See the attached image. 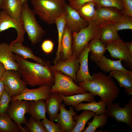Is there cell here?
I'll list each match as a JSON object with an SVG mask.
<instances>
[{
  "mask_svg": "<svg viewBox=\"0 0 132 132\" xmlns=\"http://www.w3.org/2000/svg\"><path fill=\"white\" fill-rule=\"evenodd\" d=\"M15 56L19 65L17 71L26 85L32 87L44 85L51 86L54 84V74L48 62L43 65L28 61L17 54Z\"/></svg>",
  "mask_w": 132,
  "mask_h": 132,
  "instance_id": "1",
  "label": "cell"
},
{
  "mask_svg": "<svg viewBox=\"0 0 132 132\" xmlns=\"http://www.w3.org/2000/svg\"><path fill=\"white\" fill-rule=\"evenodd\" d=\"M92 76V80L84 81L78 85L100 97L107 105L118 97L120 90L112 77L101 72L94 73Z\"/></svg>",
  "mask_w": 132,
  "mask_h": 132,
  "instance_id": "2",
  "label": "cell"
},
{
  "mask_svg": "<svg viewBox=\"0 0 132 132\" xmlns=\"http://www.w3.org/2000/svg\"><path fill=\"white\" fill-rule=\"evenodd\" d=\"M33 10L40 19L49 24L65 13L66 0H31Z\"/></svg>",
  "mask_w": 132,
  "mask_h": 132,
  "instance_id": "3",
  "label": "cell"
},
{
  "mask_svg": "<svg viewBox=\"0 0 132 132\" xmlns=\"http://www.w3.org/2000/svg\"><path fill=\"white\" fill-rule=\"evenodd\" d=\"M35 15L33 10L30 8L27 0H25L23 3L20 18L28 39L33 45L40 42L46 33L37 22Z\"/></svg>",
  "mask_w": 132,
  "mask_h": 132,
  "instance_id": "4",
  "label": "cell"
},
{
  "mask_svg": "<svg viewBox=\"0 0 132 132\" xmlns=\"http://www.w3.org/2000/svg\"><path fill=\"white\" fill-rule=\"evenodd\" d=\"M101 29L92 21L87 26L78 32L72 33V50L73 55L78 57L82 51L87 46L89 41L95 38H100Z\"/></svg>",
  "mask_w": 132,
  "mask_h": 132,
  "instance_id": "5",
  "label": "cell"
},
{
  "mask_svg": "<svg viewBox=\"0 0 132 132\" xmlns=\"http://www.w3.org/2000/svg\"><path fill=\"white\" fill-rule=\"evenodd\" d=\"M55 82L51 86V92L60 93L65 96L86 93L84 88L77 85L69 76L57 71H53Z\"/></svg>",
  "mask_w": 132,
  "mask_h": 132,
  "instance_id": "6",
  "label": "cell"
},
{
  "mask_svg": "<svg viewBox=\"0 0 132 132\" xmlns=\"http://www.w3.org/2000/svg\"><path fill=\"white\" fill-rule=\"evenodd\" d=\"M106 113L108 117L114 118L117 122L126 123L132 129V98L123 107H121L120 103L113 102L107 105Z\"/></svg>",
  "mask_w": 132,
  "mask_h": 132,
  "instance_id": "7",
  "label": "cell"
},
{
  "mask_svg": "<svg viewBox=\"0 0 132 132\" xmlns=\"http://www.w3.org/2000/svg\"><path fill=\"white\" fill-rule=\"evenodd\" d=\"M7 114L19 125L21 132H29L26 127H23L21 124H25L28 122L25 116L28 113L29 107V101L16 100L11 102Z\"/></svg>",
  "mask_w": 132,
  "mask_h": 132,
  "instance_id": "8",
  "label": "cell"
},
{
  "mask_svg": "<svg viewBox=\"0 0 132 132\" xmlns=\"http://www.w3.org/2000/svg\"><path fill=\"white\" fill-rule=\"evenodd\" d=\"M6 92L11 97L20 94L27 87L17 72L6 70L1 77Z\"/></svg>",
  "mask_w": 132,
  "mask_h": 132,
  "instance_id": "9",
  "label": "cell"
},
{
  "mask_svg": "<svg viewBox=\"0 0 132 132\" xmlns=\"http://www.w3.org/2000/svg\"><path fill=\"white\" fill-rule=\"evenodd\" d=\"M124 13L117 9L110 8H96V12L92 20L101 28L105 26L114 24L122 18Z\"/></svg>",
  "mask_w": 132,
  "mask_h": 132,
  "instance_id": "10",
  "label": "cell"
},
{
  "mask_svg": "<svg viewBox=\"0 0 132 132\" xmlns=\"http://www.w3.org/2000/svg\"><path fill=\"white\" fill-rule=\"evenodd\" d=\"M11 28L16 30L17 33V37L16 39L11 42L9 44L10 46L17 42L22 43L24 40V36L26 32L21 20L12 18L3 10H0V33L2 32Z\"/></svg>",
  "mask_w": 132,
  "mask_h": 132,
  "instance_id": "11",
  "label": "cell"
},
{
  "mask_svg": "<svg viewBox=\"0 0 132 132\" xmlns=\"http://www.w3.org/2000/svg\"><path fill=\"white\" fill-rule=\"evenodd\" d=\"M111 56L119 59H122L125 66L132 70V54L126 47L123 40L116 41L106 44Z\"/></svg>",
  "mask_w": 132,
  "mask_h": 132,
  "instance_id": "12",
  "label": "cell"
},
{
  "mask_svg": "<svg viewBox=\"0 0 132 132\" xmlns=\"http://www.w3.org/2000/svg\"><path fill=\"white\" fill-rule=\"evenodd\" d=\"M51 86L47 85L40 86L33 89L27 88L19 95L11 97L10 103L16 100L35 101L43 99L45 101L51 92Z\"/></svg>",
  "mask_w": 132,
  "mask_h": 132,
  "instance_id": "13",
  "label": "cell"
},
{
  "mask_svg": "<svg viewBox=\"0 0 132 132\" xmlns=\"http://www.w3.org/2000/svg\"><path fill=\"white\" fill-rule=\"evenodd\" d=\"M78 58L73 55L66 60H60L54 65L50 66V68L53 71H59L69 76L77 84L76 75L80 66Z\"/></svg>",
  "mask_w": 132,
  "mask_h": 132,
  "instance_id": "14",
  "label": "cell"
},
{
  "mask_svg": "<svg viewBox=\"0 0 132 132\" xmlns=\"http://www.w3.org/2000/svg\"><path fill=\"white\" fill-rule=\"evenodd\" d=\"M65 21L66 26L72 33L78 32L88 25L89 22L83 19L77 11L66 3Z\"/></svg>",
  "mask_w": 132,
  "mask_h": 132,
  "instance_id": "15",
  "label": "cell"
},
{
  "mask_svg": "<svg viewBox=\"0 0 132 132\" xmlns=\"http://www.w3.org/2000/svg\"><path fill=\"white\" fill-rule=\"evenodd\" d=\"M65 106L64 103L61 104L60 113L58 114L56 120L60 127L61 132H71L76 123V121L74 120L73 117L77 113L72 106H69V110L65 108Z\"/></svg>",
  "mask_w": 132,
  "mask_h": 132,
  "instance_id": "16",
  "label": "cell"
},
{
  "mask_svg": "<svg viewBox=\"0 0 132 132\" xmlns=\"http://www.w3.org/2000/svg\"><path fill=\"white\" fill-rule=\"evenodd\" d=\"M90 51L87 46L82 51L78 58L80 66L76 75L77 84L84 81H91L93 79L89 72L88 66V55Z\"/></svg>",
  "mask_w": 132,
  "mask_h": 132,
  "instance_id": "17",
  "label": "cell"
},
{
  "mask_svg": "<svg viewBox=\"0 0 132 132\" xmlns=\"http://www.w3.org/2000/svg\"><path fill=\"white\" fill-rule=\"evenodd\" d=\"M13 53L9 44L6 43H0V62L6 69L17 71L19 65Z\"/></svg>",
  "mask_w": 132,
  "mask_h": 132,
  "instance_id": "18",
  "label": "cell"
},
{
  "mask_svg": "<svg viewBox=\"0 0 132 132\" xmlns=\"http://www.w3.org/2000/svg\"><path fill=\"white\" fill-rule=\"evenodd\" d=\"M122 59L113 60L103 56L100 60L95 63L96 65L104 73L114 71H120L132 76V71L124 67L121 63Z\"/></svg>",
  "mask_w": 132,
  "mask_h": 132,
  "instance_id": "19",
  "label": "cell"
},
{
  "mask_svg": "<svg viewBox=\"0 0 132 132\" xmlns=\"http://www.w3.org/2000/svg\"><path fill=\"white\" fill-rule=\"evenodd\" d=\"M63 101L59 94L55 92H51L48 99L45 101L46 111L50 121L54 122L56 120Z\"/></svg>",
  "mask_w": 132,
  "mask_h": 132,
  "instance_id": "20",
  "label": "cell"
},
{
  "mask_svg": "<svg viewBox=\"0 0 132 132\" xmlns=\"http://www.w3.org/2000/svg\"><path fill=\"white\" fill-rule=\"evenodd\" d=\"M87 47L90 50V59L95 63L100 60L106 50V44L98 38L91 40Z\"/></svg>",
  "mask_w": 132,
  "mask_h": 132,
  "instance_id": "21",
  "label": "cell"
},
{
  "mask_svg": "<svg viewBox=\"0 0 132 132\" xmlns=\"http://www.w3.org/2000/svg\"><path fill=\"white\" fill-rule=\"evenodd\" d=\"M59 94L65 105L67 106H71L73 108L84 101L91 102L95 100V96L90 92L77 94L69 96H65Z\"/></svg>",
  "mask_w": 132,
  "mask_h": 132,
  "instance_id": "22",
  "label": "cell"
},
{
  "mask_svg": "<svg viewBox=\"0 0 132 132\" xmlns=\"http://www.w3.org/2000/svg\"><path fill=\"white\" fill-rule=\"evenodd\" d=\"M29 107L28 113L31 118L37 121H41L46 118L45 102L41 99L29 101Z\"/></svg>",
  "mask_w": 132,
  "mask_h": 132,
  "instance_id": "23",
  "label": "cell"
},
{
  "mask_svg": "<svg viewBox=\"0 0 132 132\" xmlns=\"http://www.w3.org/2000/svg\"><path fill=\"white\" fill-rule=\"evenodd\" d=\"M109 75L115 78L121 87H123L129 96L132 95V76L120 71H114L110 72Z\"/></svg>",
  "mask_w": 132,
  "mask_h": 132,
  "instance_id": "24",
  "label": "cell"
},
{
  "mask_svg": "<svg viewBox=\"0 0 132 132\" xmlns=\"http://www.w3.org/2000/svg\"><path fill=\"white\" fill-rule=\"evenodd\" d=\"M10 47L13 53L25 59H32L43 65L46 64V62H44L42 59L35 55L32 50L24 45L22 43L17 42Z\"/></svg>",
  "mask_w": 132,
  "mask_h": 132,
  "instance_id": "25",
  "label": "cell"
},
{
  "mask_svg": "<svg viewBox=\"0 0 132 132\" xmlns=\"http://www.w3.org/2000/svg\"><path fill=\"white\" fill-rule=\"evenodd\" d=\"M72 32L65 26L61 41V52L63 54L62 61L66 60L73 55L72 50Z\"/></svg>",
  "mask_w": 132,
  "mask_h": 132,
  "instance_id": "26",
  "label": "cell"
},
{
  "mask_svg": "<svg viewBox=\"0 0 132 132\" xmlns=\"http://www.w3.org/2000/svg\"><path fill=\"white\" fill-rule=\"evenodd\" d=\"M23 3L21 0H4L2 9L11 17L20 20Z\"/></svg>",
  "mask_w": 132,
  "mask_h": 132,
  "instance_id": "27",
  "label": "cell"
},
{
  "mask_svg": "<svg viewBox=\"0 0 132 132\" xmlns=\"http://www.w3.org/2000/svg\"><path fill=\"white\" fill-rule=\"evenodd\" d=\"M107 104L101 99L98 102L95 100L87 103H81L74 108L77 111L83 110H88L94 112L99 115L101 114L106 113Z\"/></svg>",
  "mask_w": 132,
  "mask_h": 132,
  "instance_id": "28",
  "label": "cell"
},
{
  "mask_svg": "<svg viewBox=\"0 0 132 132\" xmlns=\"http://www.w3.org/2000/svg\"><path fill=\"white\" fill-rule=\"evenodd\" d=\"M99 39L105 44L122 40L114 24L109 25L101 28Z\"/></svg>",
  "mask_w": 132,
  "mask_h": 132,
  "instance_id": "29",
  "label": "cell"
},
{
  "mask_svg": "<svg viewBox=\"0 0 132 132\" xmlns=\"http://www.w3.org/2000/svg\"><path fill=\"white\" fill-rule=\"evenodd\" d=\"M94 113L92 111L85 110L80 115L74 116L73 120L76 121V123L71 132H82L85 130L86 123L93 116Z\"/></svg>",
  "mask_w": 132,
  "mask_h": 132,
  "instance_id": "30",
  "label": "cell"
},
{
  "mask_svg": "<svg viewBox=\"0 0 132 132\" xmlns=\"http://www.w3.org/2000/svg\"><path fill=\"white\" fill-rule=\"evenodd\" d=\"M65 14V13L58 18L55 22V24L56 25L58 33V45L56 53V57L53 61L54 65L60 60L61 58V41L66 26Z\"/></svg>",
  "mask_w": 132,
  "mask_h": 132,
  "instance_id": "31",
  "label": "cell"
},
{
  "mask_svg": "<svg viewBox=\"0 0 132 132\" xmlns=\"http://www.w3.org/2000/svg\"><path fill=\"white\" fill-rule=\"evenodd\" d=\"M0 132H21L19 125L7 114H0Z\"/></svg>",
  "mask_w": 132,
  "mask_h": 132,
  "instance_id": "32",
  "label": "cell"
},
{
  "mask_svg": "<svg viewBox=\"0 0 132 132\" xmlns=\"http://www.w3.org/2000/svg\"><path fill=\"white\" fill-rule=\"evenodd\" d=\"M92 121L88 122V126L83 132H94L97 128H102L108 122V117L106 113H103L99 115L95 113Z\"/></svg>",
  "mask_w": 132,
  "mask_h": 132,
  "instance_id": "33",
  "label": "cell"
},
{
  "mask_svg": "<svg viewBox=\"0 0 132 132\" xmlns=\"http://www.w3.org/2000/svg\"><path fill=\"white\" fill-rule=\"evenodd\" d=\"M95 2H91L86 3L77 10L81 17L88 22L92 20L95 15Z\"/></svg>",
  "mask_w": 132,
  "mask_h": 132,
  "instance_id": "34",
  "label": "cell"
},
{
  "mask_svg": "<svg viewBox=\"0 0 132 132\" xmlns=\"http://www.w3.org/2000/svg\"><path fill=\"white\" fill-rule=\"evenodd\" d=\"M96 8L107 7L114 8L125 13L122 0H97L95 2Z\"/></svg>",
  "mask_w": 132,
  "mask_h": 132,
  "instance_id": "35",
  "label": "cell"
},
{
  "mask_svg": "<svg viewBox=\"0 0 132 132\" xmlns=\"http://www.w3.org/2000/svg\"><path fill=\"white\" fill-rule=\"evenodd\" d=\"M118 31L123 30L132 29V17L124 13L121 19L114 24Z\"/></svg>",
  "mask_w": 132,
  "mask_h": 132,
  "instance_id": "36",
  "label": "cell"
},
{
  "mask_svg": "<svg viewBox=\"0 0 132 132\" xmlns=\"http://www.w3.org/2000/svg\"><path fill=\"white\" fill-rule=\"evenodd\" d=\"M25 124L29 132H47L41 121H37L30 117Z\"/></svg>",
  "mask_w": 132,
  "mask_h": 132,
  "instance_id": "37",
  "label": "cell"
},
{
  "mask_svg": "<svg viewBox=\"0 0 132 132\" xmlns=\"http://www.w3.org/2000/svg\"><path fill=\"white\" fill-rule=\"evenodd\" d=\"M11 99L5 89L0 98V114L6 113Z\"/></svg>",
  "mask_w": 132,
  "mask_h": 132,
  "instance_id": "38",
  "label": "cell"
},
{
  "mask_svg": "<svg viewBox=\"0 0 132 132\" xmlns=\"http://www.w3.org/2000/svg\"><path fill=\"white\" fill-rule=\"evenodd\" d=\"M41 121L47 132H61L60 127L57 123H55L47 118Z\"/></svg>",
  "mask_w": 132,
  "mask_h": 132,
  "instance_id": "39",
  "label": "cell"
},
{
  "mask_svg": "<svg viewBox=\"0 0 132 132\" xmlns=\"http://www.w3.org/2000/svg\"><path fill=\"white\" fill-rule=\"evenodd\" d=\"M54 47L53 42L50 40H46L42 43L41 47L42 50L45 53L48 54L52 52Z\"/></svg>",
  "mask_w": 132,
  "mask_h": 132,
  "instance_id": "40",
  "label": "cell"
},
{
  "mask_svg": "<svg viewBox=\"0 0 132 132\" xmlns=\"http://www.w3.org/2000/svg\"><path fill=\"white\" fill-rule=\"evenodd\" d=\"M97 0H75L69 4L70 6L74 9L77 10L85 4L91 2H96Z\"/></svg>",
  "mask_w": 132,
  "mask_h": 132,
  "instance_id": "41",
  "label": "cell"
},
{
  "mask_svg": "<svg viewBox=\"0 0 132 132\" xmlns=\"http://www.w3.org/2000/svg\"><path fill=\"white\" fill-rule=\"evenodd\" d=\"M125 13L132 17V0H122Z\"/></svg>",
  "mask_w": 132,
  "mask_h": 132,
  "instance_id": "42",
  "label": "cell"
},
{
  "mask_svg": "<svg viewBox=\"0 0 132 132\" xmlns=\"http://www.w3.org/2000/svg\"><path fill=\"white\" fill-rule=\"evenodd\" d=\"M5 89L3 82L1 78H0V98Z\"/></svg>",
  "mask_w": 132,
  "mask_h": 132,
  "instance_id": "43",
  "label": "cell"
},
{
  "mask_svg": "<svg viewBox=\"0 0 132 132\" xmlns=\"http://www.w3.org/2000/svg\"><path fill=\"white\" fill-rule=\"evenodd\" d=\"M6 70L3 64L0 62V78L1 77Z\"/></svg>",
  "mask_w": 132,
  "mask_h": 132,
  "instance_id": "44",
  "label": "cell"
},
{
  "mask_svg": "<svg viewBox=\"0 0 132 132\" xmlns=\"http://www.w3.org/2000/svg\"><path fill=\"white\" fill-rule=\"evenodd\" d=\"M127 48L132 54V42H124Z\"/></svg>",
  "mask_w": 132,
  "mask_h": 132,
  "instance_id": "45",
  "label": "cell"
},
{
  "mask_svg": "<svg viewBox=\"0 0 132 132\" xmlns=\"http://www.w3.org/2000/svg\"><path fill=\"white\" fill-rule=\"evenodd\" d=\"M4 0H0V9H2Z\"/></svg>",
  "mask_w": 132,
  "mask_h": 132,
  "instance_id": "46",
  "label": "cell"
},
{
  "mask_svg": "<svg viewBox=\"0 0 132 132\" xmlns=\"http://www.w3.org/2000/svg\"><path fill=\"white\" fill-rule=\"evenodd\" d=\"M75 0H68V1L69 2V4H70V3L72 2Z\"/></svg>",
  "mask_w": 132,
  "mask_h": 132,
  "instance_id": "47",
  "label": "cell"
},
{
  "mask_svg": "<svg viewBox=\"0 0 132 132\" xmlns=\"http://www.w3.org/2000/svg\"><path fill=\"white\" fill-rule=\"evenodd\" d=\"M23 2L26 0H21Z\"/></svg>",
  "mask_w": 132,
  "mask_h": 132,
  "instance_id": "48",
  "label": "cell"
},
{
  "mask_svg": "<svg viewBox=\"0 0 132 132\" xmlns=\"http://www.w3.org/2000/svg\"></svg>",
  "mask_w": 132,
  "mask_h": 132,
  "instance_id": "49",
  "label": "cell"
},
{
  "mask_svg": "<svg viewBox=\"0 0 132 132\" xmlns=\"http://www.w3.org/2000/svg\"></svg>",
  "mask_w": 132,
  "mask_h": 132,
  "instance_id": "50",
  "label": "cell"
}]
</instances>
